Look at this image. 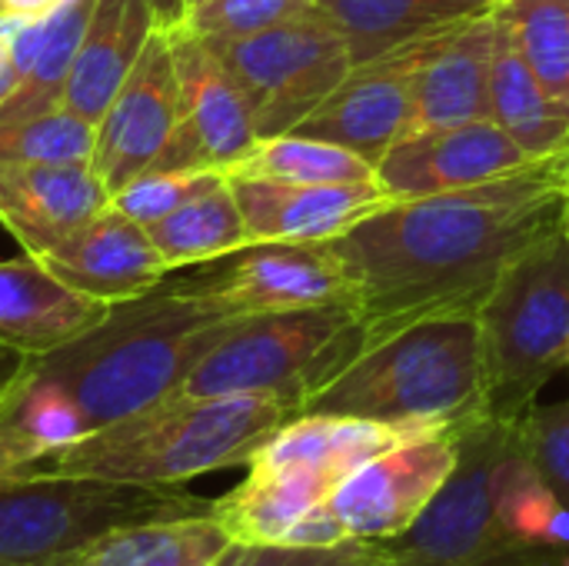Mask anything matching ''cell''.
<instances>
[{"instance_id":"cell-1","label":"cell","mask_w":569,"mask_h":566,"mask_svg":"<svg viewBox=\"0 0 569 566\" xmlns=\"http://www.w3.org/2000/svg\"><path fill=\"white\" fill-rule=\"evenodd\" d=\"M567 153L467 190L397 200L330 240L357 287L360 347L430 317H477L500 277L563 230Z\"/></svg>"},{"instance_id":"cell-2","label":"cell","mask_w":569,"mask_h":566,"mask_svg":"<svg viewBox=\"0 0 569 566\" xmlns=\"http://www.w3.org/2000/svg\"><path fill=\"white\" fill-rule=\"evenodd\" d=\"M237 320L187 300L167 277L160 287L113 304L80 337L30 357L27 374L63 394L90 434L177 394Z\"/></svg>"},{"instance_id":"cell-3","label":"cell","mask_w":569,"mask_h":566,"mask_svg":"<svg viewBox=\"0 0 569 566\" xmlns=\"http://www.w3.org/2000/svg\"><path fill=\"white\" fill-rule=\"evenodd\" d=\"M293 417H300V404L283 397L170 394L47 454L33 477L183 487L203 474L247 467L267 437Z\"/></svg>"},{"instance_id":"cell-4","label":"cell","mask_w":569,"mask_h":566,"mask_svg":"<svg viewBox=\"0 0 569 566\" xmlns=\"http://www.w3.org/2000/svg\"><path fill=\"white\" fill-rule=\"evenodd\" d=\"M300 414L357 417L403 430H457L487 417L477 317H430L383 334L307 394Z\"/></svg>"},{"instance_id":"cell-5","label":"cell","mask_w":569,"mask_h":566,"mask_svg":"<svg viewBox=\"0 0 569 566\" xmlns=\"http://www.w3.org/2000/svg\"><path fill=\"white\" fill-rule=\"evenodd\" d=\"M487 410L520 420L540 390L569 367V234L527 250L477 310Z\"/></svg>"},{"instance_id":"cell-6","label":"cell","mask_w":569,"mask_h":566,"mask_svg":"<svg viewBox=\"0 0 569 566\" xmlns=\"http://www.w3.org/2000/svg\"><path fill=\"white\" fill-rule=\"evenodd\" d=\"M353 304H323L240 317L193 367L177 394L187 397H283L303 404L357 354Z\"/></svg>"},{"instance_id":"cell-7","label":"cell","mask_w":569,"mask_h":566,"mask_svg":"<svg viewBox=\"0 0 569 566\" xmlns=\"http://www.w3.org/2000/svg\"><path fill=\"white\" fill-rule=\"evenodd\" d=\"M180 487L27 477L0 487V566H70L117 527L203 510Z\"/></svg>"},{"instance_id":"cell-8","label":"cell","mask_w":569,"mask_h":566,"mask_svg":"<svg viewBox=\"0 0 569 566\" xmlns=\"http://www.w3.org/2000/svg\"><path fill=\"white\" fill-rule=\"evenodd\" d=\"M207 43L233 73L260 140L293 133L353 67L347 40L313 0L267 30Z\"/></svg>"},{"instance_id":"cell-9","label":"cell","mask_w":569,"mask_h":566,"mask_svg":"<svg viewBox=\"0 0 569 566\" xmlns=\"http://www.w3.org/2000/svg\"><path fill=\"white\" fill-rule=\"evenodd\" d=\"M173 290L220 317L353 304L357 287L333 244H247L220 260L187 267Z\"/></svg>"},{"instance_id":"cell-10","label":"cell","mask_w":569,"mask_h":566,"mask_svg":"<svg viewBox=\"0 0 569 566\" xmlns=\"http://www.w3.org/2000/svg\"><path fill=\"white\" fill-rule=\"evenodd\" d=\"M177 60V127L150 170L230 173L257 147L253 113L217 50L187 27L170 30Z\"/></svg>"},{"instance_id":"cell-11","label":"cell","mask_w":569,"mask_h":566,"mask_svg":"<svg viewBox=\"0 0 569 566\" xmlns=\"http://www.w3.org/2000/svg\"><path fill=\"white\" fill-rule=\"evenodd\" d=\"M460 430H427L367 460L337 484L327 507L353 540L403 534L437 497L457 464Z\"/></svg>"},{"instance_id":"cell-12","label":"cell","mask_w":569,"mask_h":566,"mask_svg":"<svg viewBox=\"0 0 569 566\" xmlns=\"http://www.w3.org/2000/svg\"><path fill=\"white\" fill-rule=\"evenodd\" d=\"M177 97L170 30H157L103 117L93 123L90 167L110 193L157 163L177 127Z\"/></svg>"},{"instance_id":"cell-13","label":"cell","mask_w":569,"mask_h":566,"mask_svg":"<svg viewBox=\"0 0 569 566\" xmlns=\"http://www.w3.org/2000/svg\"><path fill=\"white\" fill-rule=\"evenodd\" d=\"M433 40L437 37L367 63H353L340 87L293 133L347 147L363 160L380 163L383 153L407 133L417 67Z\"/></svg>"},{"instance_id":"cell-14","label":"cell","mask_w":569,"mask_h":566,"mask_svg":"<svg viewBox=\"0 0 569 566\" xmlns=\"http://www.w3.org/2000/svg\"><path fill=\"white\" fill-rule=\"evenodd\" d=\"M533 163L493 120L417 130L397 140L377 163V183L393 200L467 190Z\"/></svg>"},{"instance_id":"cell-15","label":"cell","mask_w":569,"mask_h":566,"mask_svg":"<svg viewBox=\"0 0 569 566\" xmlns=\"http://www.w3.org/2000/svg\"><path fill=\"white\" fill-rule=\"evenodd\" d=\"M250 244H327L397 203L380 183H287L227 173Z\"/></svg>"},{"instance_id":"cell-16","label":"cell","mask_w":569,"mask_h":566,"mask_svg":"<svg viewBox=\"0 0 569 566\" xmlns=\"http://www.w3.org/2000/svg\"><path fill=\"white\" fill-rule=\"evenodd\" d=\"M37 260L63 287L110 307L160 287L173 274L147 227L133 224L110 203Z\"/></svg>"},{"instance_id":"cell-17","label":"cell","mask_w":569,"mask_h":566,"mask_svg":"<svg viewBox=\"0 0 569 566\" xmlns=\"http://www.w3.org/2000/svg\"><path fill=\"white\" fill-rule=\"evenodd\" d=\"M110 203V190L90 167L73 163H0V227L23 254H47Z\"/></svg>"},{"instance_id":"cell-18","label":"cell","mask_w":569,"mask_h":566,"mask_svg":"<svg viewBox=\"0 0 569 566\" xmlns=\"http://www.w3.org/2000/svg\"><path fill=\"white\" fill-rule=\"evenodd\" d=\"M493 47H497V10L450 33H440L427 47L417 67L407 133L490 120Z\"/></svg>"},{"instance_id":"cell-19","label":"cell","mask_w":569,"mask_h":566,"mask_svg":"<svg viewBox=\"0 0 569 566\" xmlns=\"http://www.w3.org/2000/svg\"><path fill=\"white\" fill-rule=\"evenodd\" d=\"M157 30L147 0H97L70 63L63 110L97 123Z\"/></svg>"},{"instance_id":"cell-20","label":"cell","mask_w":569,"mask_h":566,"mask_svg":"<svg viewBox=\"0 0 569 566\" xmlns=\"http://www.w3.org/2000/svg\"><path fill=\"white\" fill-rule=\"evenodd\" d=\"M97 304L63 287L33 254L0 260V344L30 357L47 354L107 317Z\"/></svg>"},{"instance_id":"cell-21","label":"cell","mask_w":569,"mask_h":566,"mask_svg":"<svg viewBox=\"0 0 569 566\" xmlns=\"http://www.w3.org/2000/svg\"><path fill=\"white\" fill-rule=\"evenodd\" d=\"M337 484V474L303 464L247 467L243 484L207 504V510L237 547H270L283 544L310 510L327 504Z\"/></svg>"},{"instance_id":"cell-22","label":"cell","mask_w":569,"mask_h":566,"mask_svg":"<svg viewBox=\"0 0 569 566\" xmlns=\"http://www.w3.org/2000/svg\"><path fill=\"white\" fill-rule=\"evenodd\" d=\"M347 40L350 60L413 47L420 40L450 33L500 7V0H313Z\"/></svg>"},{"instance_id":"cell-23","label":"cell","mask_w":569,"mask_h":566,"mask_svg":"<svg viewBox=\"0 0 569 566\" xmlns=\"http://www.w3.org/2000/svg\"><path fill=\"white\" fill-rule=\"evenodd\" d=\"M490 120L533 160L569 150V103L537 80L500 17L490 63Z\"/></svg>"},{"instance_id":"cell-24","label":"cell","mask_w":569,"mask_h":566,"mask_svg":"<svg viewBox=\"0 0 569 566\" xmlns=\"http://www.w3.org/2000/svg\"><path fill=\"white\" fill-rule=\"evenodd\" d=\"M240 550L210 510L127 524L100 537L70 566H217Z\"/></svg>"},{"instance_id":"cell-25","label":"cell","mask_w":569,"mask_h":566,"mask_svg":"<svg viewBox=\"0 0 569 566\" xmlns=\"http://www.w3.org/2000/svg\"><path fill=\"white\" fill-rule=\"evenodd\" d=\"M147 234L170 270L200 267L250 244L240 203L227 177L200 197L187 200L180 210L150 224Z\"/></svg>"},{"instance_id":"cell-26","label":"cell","mask_w":569,"mask_h":566,"mask_svg":"<svg viewBox=\"0 0 569 566\" xmlns=\"http://www.w3.org/2000/svg\"><path fill=\"white\" fill-rule=\"evenodd\" d=\"M230 173L287 180V183H377V163L360 153L300 133L263 137Z\"/></svg>"},{"instance_id":"cell-27","label":"cell","mask_w":569,"mask_h":566,"mask_svg":"<svg viewBox=\"0 0 569 566\" xmlns=\"http://www.w3.org/2000/svg\"><path fill=\"white\" fill-rule=\"evenodd\" d=\"M497 17L537 80L569 103V0H500Z\"/></svg>"},{"instance_id":"cell-28","label":"cell","mask_w":569,"mask_h":566,"mask_svg":"<svg viewBox=\"0 0 569 566\" xmlns=\"http://www.w3.org/2000/svg\"><path fill=\"white\" fill-rule=\"evenodd\" d=\"M497 520L517 540L569 554V507L533 470L527 450L510 464L503 477Z\"/></svg>"},{"instance_id":"cell-29","label":"cell","mask_w":569,"mask_h":566,"mask_svg":"<svg viewBox=\"0 0 569 566\" xmlns=\"http://www.w3.org/2000/svg\"><path fill=\"white\" fill-rule=\"evenodd\" d=\"M93 123L60 110L0 120V163H73L90 160Z\"/></svg>"},{"instance_id":"cell-30","label":"cell","mask_w":569,"mask_h":566,"mask_svg":"<svg viewBox=\"0 0 569 566\" xmlns=\"http://www.w3.org/2000/svg\"><path fill=\"white\" fill-rule=\"evenodd\" d=\"M227 173L220 170H143L117 193H110V207L130 217L140 227L163 220L167 214L180 210L187 200L200 197Z\"/></svg>"},{"instance_id":"cell-31","label":"cell","mask_w":569,"mask_h":566,"mask_svg":"<svg viewBox=\"0 0 569 566\" xmlns=\"http://www.w3.org/2000/svg\"><path fill=\"white\" fill-rule=\"evenodd\" d=\"M523 450L543 484L569 507V400L530 407L520 417Z\"/></svg>"},{"instance_id":"cell-32","label":"cell","mask_w":569,"mask_h":566,"mask_svg":"<svg viewBox=\"0 0 569 566\" xmlns=\"http://www.w3.org/2000/svg\"><path fill=\"white\" fill-rule=\"evenodd\" d=\"M310 0H207L193 7L183 27L203 40H237L280 23Z\"/></svg>"},{"instance_id":"cell-33","label":"cell","mask_w":569,"mask_h":566,"mask_svg":"<svg viewBox=\"0 0 569 566\" xmlns=\"http://www.w3.org/2000/svg\"><path fill=\"white\" fill-rule=\"evenodd\" d=\"M230 566H390L377 540H343L333 547H240Z\"/></svg>"},{"instance_id":"cell-34","label":"cell","mask_w":569,"mask_h":566,"mask_svg":"<svg viewBox=\"0 0 569 566\" xmlns=\"http://www.w3.org/2000/svg\"><path fill=\"white\" fill-rule=\"evenodd\" d=\"M7 394L0 397V487L3 484H13V480L33 477V467L40 464V454L27 444V437L10 420Z\"/></svg>"},{"instance_id":"cell-35","label":"cell","mask_w":569,"mask_h":566,"mask_svg":"<svg viewBox=\"0 0 569 566\" xmlns=\"http://www.w3.org/2000/svg\"><path fill=\"white\" fill-rule=\"evenodd\" d=\"M343 540H353V537L343 530V524L337 520V514L327 504H320L317 510H310L287 534L283 544H290V547H333V544H343Z\"/></svg>"},{"instance_id":"cell-36","label":"cell","mask_w":569,"mask_h":566,"mask_svg":"<svg viewBox=\"0 0 569 566\" xmlns=\"http://www.w3.org/2000/svg\"><path fill=\"white\" fill-rule=\"evenodd\" d=\"M70 0H0V17H13V20H27V17H43L60 10Z\"/></svg>"},{"instance_id":"cell-37","label":"cell","mask_w":569,"mask_h":566,"mask_svg":"<svg viewBox=\"0 0 569 566\" xmlns=\"http://www.w3.org/2000/svg\"><path fill=\"white\" fill-rule=\"evenodd\" d=\"M27 364H30V354H23V350H13V347H7V344H0V397L23 377V370H27Z\"/></svg>"},{"instance_id":"cell-38","label":"cell","mask_w":569,"mask_h":566,"mask_svg":"<svg viewBox=\"0 0 569 566\" xmlns=\"http://www.w3.org/2000/svg\"><path fill=\"white\" fill-rule=\"evenodd\" d=\"M17 67H13V57H10V37H7V23L0 20V103L17 90Z\"/></svg>"},{"instance_id":"cell-39","label":"cell","mask_w":569,"mask_h":566,"mask_svg":"<svg viewBox=\"0 0 569 566\" xmlns=\"http://www.w3.org/2000/svg\"><path fill=\"white\" fill-rule=\"evenodd\" d=\"M147 3H150V10L157 13L160 30L183 27V20H187V0H147Z\"/></svg>"},{"instance_id":"cell-40","label":"cell","mask_w":569,"mask_h":566,"mask_svg":"<svg viewBox=\"0 0 569 566\" xmlns=\"http://www.w3.org/2000/svg\"><path fill=\"white\" fill-rule=\"evenodd\" d=\"M200 3H207V0H187V13H190L193 7H200Z\"/></svg>"},{"instance_id":"cell-41","label":"cell","mask_w":569,"mask_h":566,"mask_svg":"<svg viewBox=\"0 0 569 566\" xmlns=\"http://www.w3.org/2000/svg\"><path fill=\"white\" fill-rule=\"evenodd\" d=\"M563 230L569 234V203H567V214H563Z\"/></svg>"},{"instance_id":"cell-42","label":"cell","mask_w":569,"mask_h":566,"mask_svg":"<svg viewBox=\"0 0 569 566\" xmlns=\"http://www.w3.org/2000/svg\"><path fill=\"white\" fill-rule=\"evenodd\" d=\"M233 557H237V550H233V554H230V557H227L223 564H217V566H230V564H233Z\"/></svg>"},{"instance_id":"cell-43","label":"cell","mask_w":569,"mask_h":566,"mask_svg":"<svg viewBox=\"0 0 569 566\" xmlns=\"http://www.w3.org/2000/svg\"><path fill=\"white\" fill-rule=\"evenodd\" d=\"M567 193H569V153H567Z\"/></svg>"}]
</instances>
